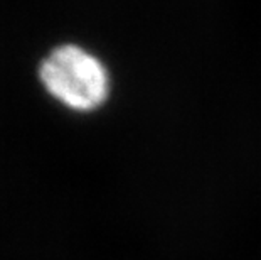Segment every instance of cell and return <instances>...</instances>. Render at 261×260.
Returning <instances> with one entry per match:
<instances>
[{
  "label": "cell",
  "mask_w": 261,
  "mask_h": 260,
  "mask_svg": "<svg viewBox=\"0 0 261 260\" xmlns=\"http://www.w3.org/2000/svg\"><path fill=\"white\" fill-rule=\"evenodd\" d=\"M39 78L54 100L74 112H91L108 97L107 68L96 56L74 44L53 49L39 66Z\"/></svg>",
  "instance_id": "cell-1"
}]
</instances>
